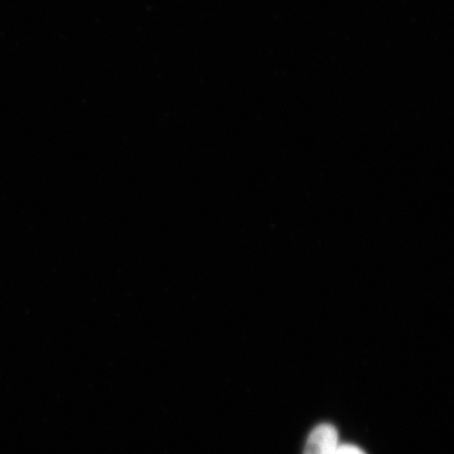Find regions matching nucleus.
I'll return each mask as SVG.
<instances>
[{"label":"nucleus","instance_id":"1","mask_svg":"<svg viewBox=\"0 0 454 454\" xmlns=\"http://www.w3.org/2000/svg\"><path fill=\"white\" fill-rule=\"evenodd\" d=\"M339 446L336 427L331 424H321L311 431L304 454H337Z\"/></svg>","mask_w":454,"mask_h":454},{"label":"nucleus","instance_id":"2","mask_svg":"<svg viewBox=\"0 0 454 454\" xmlns=\"http://www.w3.org/2000/svg\"><path fill=\"white\" fill-rule=\"evenodd\" d=\"M337 454H366L364 451L360 450L359 447L350 445V444H344L340 445L338 453Z\"/></svg>","mask_w":454,"mask_h":454}]
</instances>
